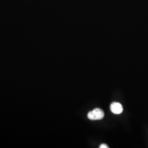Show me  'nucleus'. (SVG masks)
Returning <instances> with one entry per match:
<instances>
[{
	"mask_svg": "<svg viewBox=\"0 0 148 148\" xmlns=\"http://www.w3.org/2000/svg\"><path fill=\"white\" fill-rule=\"evenodd\" d=\"M104 113L103 111L99 108H96L88 113L87 117L91 120H99L103 119Z\"/></svg>",
	"mask_w": 148,
	"mask_h": 148,
	"instance_id": "f257e3e1",
	"label": "nucleus"
},
{
	"mask_svg": "<svg viewBox=\"0 0 148 148\" xmlns=\"http://www.w3.org/2000/svg\"><path fill=\"white\" fill-rule=\"evenodd\" d=\"M110 110L115 114H120L123 111V107L120 103L113 102L110 105Z\"/></svg>",
	"mask_w": 148,
	"mask_h": 148,
	"instance_id": "f03ea898",
	"label": "nucleus"
},
{
	"mask_svg": "<svg viewBox=\"0 0 148 148\" xmlns=\"http://www.w3.org/2000/svg\"><path fill=\"white\" fill-rule=\"evenodd\" d=\"M99 148H108L109 147H108V145L106 144H101V145H100V147H99Z\"/></svg>",
	"mask_w": 148,
	"mask_h": 148,
	"instance_id": "7ed1b4c3",
	"label": "nucleus"
}]
</instances>
